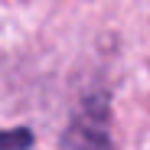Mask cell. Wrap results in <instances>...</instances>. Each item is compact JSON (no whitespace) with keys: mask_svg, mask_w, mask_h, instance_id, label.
<instances>
[{"mask_svg":"<svg viewBox=\"0 0 150 150\" xmlns=\"http://www.w3.org/2000/svg\"><path fill=\"white\" fill-rule=\"evenodd\" d=\"M62 150H117L111 140V98L105 88L88 91L75 105L62 131Z\"/></svg>","mask_w":150,"mask_h":150,"instance_id":"obj_1","label":"cell"},{"mask_svg":"<svg viewBox=\"0 0 150 150\" xmlns=\"http://www.w3.org/2000/svg\"><path fill=\"white\" fill-rule=\"evenodd\" d=\"M36 140H33V131L30 127H7L0 131V150H30Z\"/></svg>","mask_w":150,"mask_h":150,"instance_id":"obj_2","label":"cell"}]
</instances>
